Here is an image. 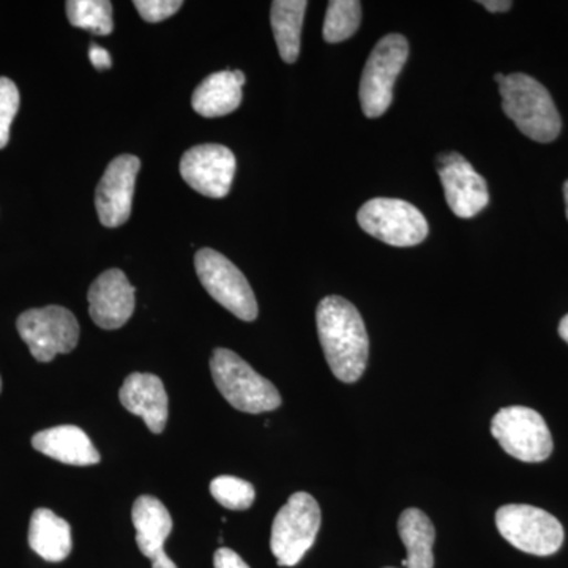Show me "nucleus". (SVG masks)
I'll use <instances>...</instances> for the list:
<instances>
[{"label": "nucleus", "instance_id": "obj_24", "mask_svg": "<svg viewBox=\"0 0 568 568\" xmlns=\"http://www.w3.org/2000/svg\"><path fill=\"white\" fill-rule=\"evenodd\" d=\"M211 495L220 506L227 510H246L253 506L254 487L250 481L233 476H220L213 478Z\"/></svg>", "mask_w": 568, "mask_h": 568}, {"label": "nucleus", "instance_id": "obj_10", "mask_svg": "<svg viewBox=\"0 0 568 568\" xmlns=\"http://www.w3.org/2000/svg\"><path fill=\"white\" fill-rule=\"evenodd\" d=\"M18 332L29 351L43 364L58 354H69L78 346L80 324L70 310L50 305L22 313L17 321Z\"/></svg>", "mask_w": 568, "mask_h": 568}, {"label": "nucleus", "instance_id": "obj_32", "mask_svg": "<svg viewBox=\"0 0 568 568\" xmlns=\"http://www.w3.org/2000/svg\"><path fill=\"white\" fill-rule=\"evenodd\" d=\"M564 200H566V213L568 220V181L564 183Z\"/></svg>", "mask_w": 568, "mask_h": 568}, {"label": "nucleus", "instance_id": "obj_28", "mask_svg": "<svg viewBox=\"0 0 568 568\" xmlns=\"http://www.w3.org/2000/svg\"><path fill=\"white\" fill-rule=\"evenodd\" d=\"M89 58H91L92 65L95 67L97 70H106L112 65L110 52L99 47V44L93 43L92 47L89 48Z\"/></svg>", "mask_w": 568, "mask_h": 568}, {"label": "nucleus", "instance_id": "obj_20", "mask_svg": "<svg viewBox=\"0 0 568 568\" xmlns=\"http://www.w3.org/2000/svg\"><path fill=\"white\" fill-rule=\"evenodd\" d=\"M398 532L407 549V558L403 559L406 568H433L435 555L433 545L436 529L432 519L418 508H407L398 519Z\"/></svg>", "mask_w": 568, "mask_h": 568}, {"label": "nucleus", "instance_id": "obj_30", "mask_svg": "<svg viewBox=\"0 0 568 568\" xmlns=\"http://www.w3.org/2000/svg\"><path fill=\"white\" fill-rule=\"evenodd\" d=\"M152 560V568H178L173 560L168 558L166 552L162 551L159 552V555L153 556Z\"/></svg>", "mask_w": 568, "mask_h": 568}, {"label": "nucleus", "instance_id": "obj_33", "mask_svg": "<svg viewBox=\"0 0 568 568\" xmlns=\"http://www.w3.org/2000/svg\"><path fill=\"white\" fill-rule=\"evenodd\" d=\"M506 77H507V74H504V73H496V74H495V81L497 82V84H500V82H503L504 80H506Z\"/></svg>", "mask_w": 568, "mask_h": 568}, {"label": "nucleus", "instance_id": "obj_31", "mask_svg": "<svg viewBox=\"0 0 568 568\" xmlns=\"http://www.w3.org/2000/svg\"><path fill=\"white\" fill-rule=\"evenodd\" d=\"M559 335L564 342L568 343V315L564 316L559 323Z\"/></svg>", "mask_w": 568, "mask_h": 568}, {"label": "nucleus", "instance_id": "obj_1", "mask_svg": "<svg viewBox=\"0 0 568 568\" xmlns=\"http://www.w3.org/2000/svg\"><path fill=\"white\" fill-rule=\"evenodd\" d=\"M316 324L325 361L336 379L357 383L369 354L368 334L358 310L339 295H328L317 305Z\"/></svg>", "mask_w": 568, "mask_h": 568}, {"label": "nucleus", "instance_id": "obj_29", "mask_svg": "<svg viewBox=\"0 0 568 568\" xmlns=\"http://www.w3.org/2000/svg\"><path fill=\"white\" fill-rule=\"evenodd\" d=\"M480 6L491 13H504V11L510 10L514 3L510 0H481Z\"/></svg>", "mask_w": 568, "mask_h": 568}, {"label": "nucleus", "instance_id": "obj_16", "mask_svg": "<svg viewBox=\"0 0 568 568\" xmlns=\"http://www.w3.org/2000/svg\"><path fill=\"white\" fill-rule=\"evenodd\" d=\"M32 446L40 454L63 465L93 466L102 459L91 437L74 425L43 429L32 437Z\"/></svg>", "mask_w": 568, "mask_h": 568}, {"label": "nucleus", "instance_id": "obj_8", "mask_svg": "<svg viewBox=\"0 0 568 568\" xmlns=\"http://www.w3.org/2000/svg\"><path fill=\"white\" fill-rule=\"evenodd\" d=\"M357 222L366 234L392 246H414L428 237V222L416 205L394 197H376L362 205Z\"/></svg>", "mask_w": 568, "mask_h": 568}, {"label": "nucleus", "instance_id": "obj_22", "mask_svg": "<svg viewBox=\"0 0 568 568\" xmlns=\"http://www.w3.org/2000/svg\"><path fill=\"white\" fill-rule=\"evenodd\" d=\"M67 14L71 26L97 36H110L114 29L112 3L108 0H69Z\"/></svg>", "mask_w": 568, "mask_h": 568}, {"label": "nucleus", "instance_id": "obj_18", "mask_svg": "<svg viewBox=\"0 0 568 568\" xmlns=\"http://www.w3.org/2000/svg\"><path fill=\"white\" fill-rule=\"evenodd\" d=\"M132 519L136 529V545L145 558L164 551V541L173 532V518L162 500L140 496L133 504Z\"/></svg>", "mask_w": 568, "mask_h": 568}, {"label": "nucleus", "instance_id": "obj_35", "mask_svg": "<svg viewBox=\"0 0 568 568\" xmlns=\"http://www.w3.org/2000/svg\"><path fill=\"white\" fill-rule=\"evenodd\" d=\"M386 568H395V567H386Z\"/></svg>", "mask_w": 568, "mask_h": 568}, {"label": "nucleus", "instance_id": "obj_25", "mask_svg": "<svg viewBox=\"0 0 568 568\" xmlns=\"http://www.w3.org/2000/svg\"><path fill=\"white\" fill-rule=\"evenodd\" d=\"M20 110V91L9 78H0V149L10 141L11 123Z\"/></svg>", "mask_w": 568, "mask_h": 568}, {"label": "nucleus", "instance_id": "obj_23", "mask_svg": "<svg viewBox=\"0 0 568 568\" xmlns=\"http://www.w3.org/2000/svg\"><path fill=\"white\" fill-rule=\"evenodd\" d=\"M362 3L358 0H332L324 21V40L339 43L351 39L361 28Z\"/></svg>", "mask_w": 568, "mask_h": 568}, {"label": "nucleus", "instance_id": "obj_6", "mask_svg": "<svg viewBox=\"0 0 568 568\" xmlns=\"http://www.w3.org/2000/svg\"><path fill=\"white\" fill-rule=\"evenodd\" d=\"M409 55V44L399 33H390L377 41L366 61L361 81L362 111L366 118H381L394 102L396 78Z\"/></svg>", "mask_w": 568, "mask_h": 568}, {"label": "nucleus", "instance_id": "obj_27", "mask_svg": "<svg viewBox=\"0 0 568 568\" xmlns=\"http://www.w3.org/2000/svg\"><path fill=\"white\" fill-rule=\"evenodd\" d=\"M213 567L215 568H250L248 564L245 562L234 549L220 548L216 549L215 556H213Z\"/></svg>", "mask_w": 568, "mask_h": 568}, {"label": "nucleus", "instance_id": "obj_15", "mask_svg": "<svg viewBox=\"0 0 568 568\" xmlns=\"http://www.w3.org/2000/svg\"><path fill=\"white\" fill-rule=\"evenodd\" d=\"M122 406L140 416L155 435L164 432L168 422V394L163 381L151 373H132L119 392Z\"/></svg>", "mask_w": 568, "mask_h": 568}, {"label": "nucleus", "instance_id": "obj_26", "mask_svg": "<svg viewBox=\"0 0 568 568\" xmlns=\"http://www.w3.org/2000/svg\"><path fill=\"white\" fill-rule=\"evenodd\" d=\"M142 20L148 22H162L178 13L183 6L181 0H136L133 2Z\"/></svg>", "mask_w": 568, "mask_h": 568}, {"label": "nucleus", "instance_id": "obj_2", "mask_svg": "<svg viewBox=\"0 0 568 568\" xmlns=\"http://www.w3.org/2000/svg\"><path fill=\"white\" fill-rule=\"evenodd\" d=\"M503 110L519 132L532 141L548 144L558 140L562 121L551 93L526 73L507 74L499 84Z\"/></svg>", "mask_w": 568, "mask_h": 568}, {"label": "nucleus", "instance_id": "obj_7", "mask_svg": "<svg viewBox=\"0 0 568 568\" xmlns=\"http://www.w3.org/2000/svg\"><path fill=\"white\" fill-rule=\"evenodd\" d=\"M491 435L510 457L541 463L551 457L552 436L547 422L525 406L504 407L493 417Z\"/></svg>", "mask_w": 568, "mask_h": 568}, {"label": "nucleus", "instance_id": "obj_4", "mask_svg": "<svg viewBox=\"0 0 568 568\" xmlns=\"http://www.w3.org/2000/svg\"><path fill=\"white\" fill-rule=\"evenodd\" d=\"M321 507L308 493H295L274 519L271 549L282 567H294L315 545L321 528Z\"/></svg>", "mask_w": 568, "mask_h": 568}, {"label": "nucleus", "instance_id": "obj_19", "mask_svg": "<svg viewBox=\"0 0 568 568\" xmlns=\"http://www.w3.org/2000/svg\"><path fill=\"white\" fill-rule=\"evenodd\" d=\"M29 545L41 559L62 562L73 548L69 523L50 508H37L29 526Z\"/></svg>", "mask_w": 568, "mask_h": 568}, {"label": "nucleus", "instance_id": "obj_13", "mask_svg": "<svg viewBox=\"0 0 568 568\" xmlns=\"http://www.w3.org/2000/svg\"><path fill=\"white\" fill-rule=\"evenodd\" d=\"M140 168V159L134 155H119L108 164L95 193L97 213L103 226L119 227L129 222Z\"/></svg>", "mask_w": 568, "mask_h": 568}, {"label": "nucleus", "instance_id": "obj_34", "mask_svg": "<svg viewBox=\"0 0 568 568\" xmlns=\"http://www.w3.org/2000/svg\"><path fill=\"white\" fill-rule=\"evenodd\" d=\"M0 392H2V379H0Z\"/></svg>", "mask_w": 568, "mask_h": 568}, {"label": "nucleus", "instance_id": "obj_21", "mask_svg": "<svg viewBox=\"0 0 568 568\" xmlns=\"http://www.w3.org/2000/svg\"><path fill=\"white\" fill-rule=\"evenodd\" d=\"M308 2L305 0H275L271 22L276 47L286 63H294L301 54L302 26Z\"/></svg>", "mask_w": 568, "mask_h": 568}, {"label": "nucleus", "instance_id": "obj_3", "mask_svg": "<svg viewBox=\"0 0 568 568\" xmlns=\"http://www.w3.org/2000/svg\"><path fill=\"white\" fill-rule=\"evenodd\" d=\"M213 383L231 406L246 414H263L282 406V395L271 381L254 372L233 351L219 347L212 355Z\"/></svg>", "mask_w": 568, "mask_h": 568}, {"label": "nucleus", "instance_id": "obj_11", "mask_svg": "<svg viewBox=\"0 0 568 568\" xmlns=\"http://www.w3.org/2000/svg\"><path fill=\"white\" fill-rule=\"evenodd\" d=\"M235 156L220 144H203L183 153L181 174L197 193L207 197L226 196L235 175Z\"/></svg>", "mask_w": 568, "mask_h": 568}, {"label": "nucleus", "instance_id": "obj_14", "mask_svg": "<svg viewBox=\"0 0 568 568\" xmlns=\"http://www.w3.org/2000/svg\"><path fill=\"white\" fill-rule=\"evenodd\" d=\"M136 291L119 268L103 272L89 290V315L104 331H115L129 323L136 306Z\"/></svg>", "mask_w": 568, "mask_h": 568}, {"label": "nucleus", "instance_id": "obj_12", "mask_svg": "<svg viewBox=\"0 0 568 568\" xmlns=\"http://www.w3.org/2000/svg\"><path fill=\"white\" fill-rule=\"evenodd\" d=\"M437 173L450 211L459 219H473L489 203L487 181L457 152L444 153L437 160Z\"/></svg>", "mask_w": 568, "mask_h": 568}, {"label": "nucleus", "instance_id": "obj_5", "mask_svg": "<svg viewBox=\"0 0 568 568\" xmlns=\"http://www.w3.org/2000/svg\"><path fill=\"white\" fill-rule=\"evenodd\" d=\"M496 526L511 547L534 556H551L564 544V528L548 511L525 504H508L496 511Z\"/></svg>", "mask_w": 568, "mask_h": 568}, {"label": "nucleus", "instance_id": "obj_17", "mask_svg": "<svg viewBox=\"0 0 568 568\" xmlns=\"http://www.w3.org/2000/svg\"><path fill=\"white\" fill-rule=\"evenodd\" d=\"M245 74L241 70H224L205 78L193 93V110L203 118H222L242 103Z\"/></svg>", "mask_w": 568, "mask_h": 568}, {"label": "nucleus", "instance_id": "obj_9", "mask_svg": "<svg viewBox=\"0 0 568 568\" xmlns=\"http://www.w3.org/2000/svg\"><path fill=\"white\" fill-rule=\"evenodd\" d=\"M197 278L213 301L239 320L252 323L257 317V302L245 275L222 253L203 248L194 257Z\"/></svg>", "mask_w": 568, "mask_h": 568}]
</instances>
